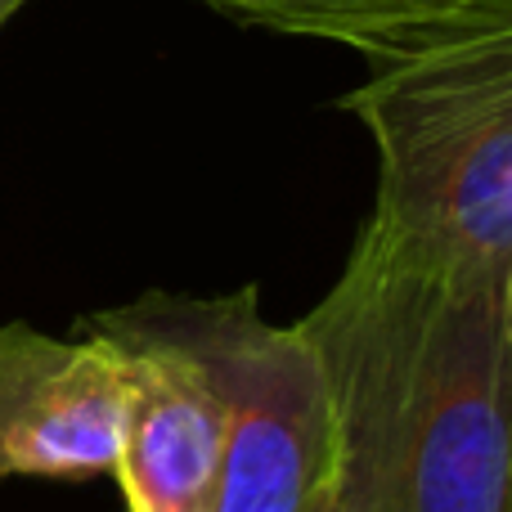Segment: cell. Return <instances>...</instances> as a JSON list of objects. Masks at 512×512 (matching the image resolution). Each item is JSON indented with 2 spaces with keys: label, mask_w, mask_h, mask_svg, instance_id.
<instances>
[{
  "label": "cell",
  "mask_w": 512,
  "mask_h": 512,
  "mask_svg": "<svg viewBox=\"0 0 512 512\" xmlns=\"http://www.w3.org/2000/svg\"><path fill=\"white\" fill-rule=\"evenodd\" d=\"M504 319H508V337H512V265H508V279H504Z\"/></svg>",
  "instance_id": "ba28073f"
},
{
  "label": "cell",
  "mask_w": 512,
  "mask_h": 512,
  "mask_svg": "<svg viewBox=\"0 0 512 512\" xmlns=\"http://www.w3.org/2000/svg\"><path fill=\"white\" fill-rule=\"evenodd\" d=\"M225 391V450L212 512H315L333 486V414L297 324H270L256 288L180 297Z\"/></svg>",
  "instance_id": "3957f363"
},
{
  "label": "cell",
  "mask_w": 512,
  "mask_h": 512,
  "mask_svg": "<svg viewBox=\"0 0 512 512\" xmlns=\"http://www.w3.org/2000/svg\"><path fill=\"white\" fill-rule=\"evenodd\" d=\"M234 23L306 41H337L360 54L400 41L405 32L459 9L463 0H194Z\"/></svg>",
  "instance_id": "8992f818"
},
{
  "label": "cell",
  "mask_w": 512,
  "mask_h": 512,
  "mask_svg": "<svg viewBox=\"0 0 512 512\" xmlns=\"http://www.w3.org/2000/svg\"><path fill=\"white\" fill-rule=\"evenodd\" d=\"M81 328L117 351L122 427L113 477L126 512H212L225 450V391L194 342L176 292H149Z\"/></svg>",
  "instance_id": "277c9868"
},
{
  "label": "cell",
  "mask_w": 512,
  "mask_h": 512,
  "mask_svg": "<svg viewBox=\"0 0 512 512\" xmlns=\"http://www.w3.org/2000/svg\"><path fill=\"white\" fill-rule=\"evenodd\" d=\"M122 369L99 333L0 328V481L104 477L117 463Z\"/></svg>",
  "instance_id": "5b68a950"
},
{
  "label": "cell",
  "mask_w": 512,
  "mask_h": 512,
  "mask_svg": "<svg viewBox=\"0 0 512 512\" xmlns=\"http://www.w3.org/2000/svg\"><path fill=\"white\" fill-rule=\"evenodd\" d=\"M297 333L324 373L333 490L351 512H512L504 283L355 239Z\"/></svg>",
  "instance_id": "6da1fadb"
},
{
  "label": "cell",
  "mask_w": 512,
  "mask_h": 512,
  "mask_svg": "<svg viewBox=\"0 0 512 512\" xmlns=\"http://www.w3.org/2000/svg\"><path fill=\"white\" fill-rule=\"evenodd\" d=\"M315 512H351V508H346V504H342V499H337V490H333V486H328V490H324V495H319V504H315Z\"/></svg>",
  "instance_id": "52a82bcc"
},
{
  "label": "cell",
  "mask_w": 512,
  "mask_h": 512,
  "mask_svg": "<svg viewBox=\"0 0 512 512\" xmlns=\"http://www.w3.org/2000/svg\"><path fill=\"white\" fill-rule=\"evenodd\" d=\"M23 5H27V0H0V27H5L9 18H14L18 9H23Z\"/></svg>",
  "instance_id": "9c48e42d"
},
{
  "label": "cell",
  "mask_w": 512,
  "mask_h": 512,
  "mask_svg": "<svg viewBox=\"0 0 512 512\" xmlns=\"http://www.w3.org/2000/svg\"><path fill=\"white\" fill-rule=\"evenodd\" d=\"M342 95L378 149L364 243L445 274L504 283L512 265V0L459 9L364 54Z\"/></svg>",
  "instance_id": "7a4b0ae2"
}]
</instances>
